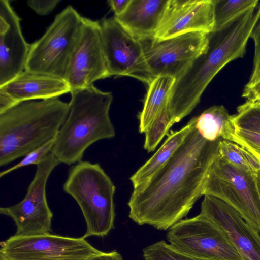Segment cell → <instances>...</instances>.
<instances>
[{
	"mask_svg": "<svg viewBox=\"0 0 260 260\" xmlns=\"http://www.w3.org/2000/svg\"><path fill=\"white\" fill-rule=\"evenodd\" d=\"M231 141L260 156V133L236 127Z\"/></svg>",
	"mask_w": 260,
	"mask_h": 260,
	"instance_id": "28",
	"label": "cell"
},
{
	"mask_svg": "<svg viewBox=\"0 0 260 260\" xmlns=\"http://www.w3.org/2000/svg\"><path fill=\"white\" fill-rule=\"evenodd\" d=\"M30 45L25 41L20 18L8 0L0 1V87L25 69Z\"/></svg>",
	"mask_w": 260,
	"mask_h": 260,
	"instance_id": "16",
	"label": "cell"
},
{
	"mask_svg": "<svg viewBox=\"0 0 260 260\" xmlns=\"http://www.w3.org/2000/svg\"><path fill=\"white\" fill-rule=\"evenodd\" d=\"M69 112L58 98L17 103L0 113V166L55 138Z\"/></svg>",
	"mask_w": 260,
	"mask_h": 260,
	"instance_id": "4",
	"label": "cell"
},
{
	"mask_svg": "<svg viewBox=\"0 0 260 260\" xmlns=\"http://www.w3.org/2000/svg\"><path fill=\"white\" fill-rule=\"evenodd\" d=\"M236 127L260 133V102L246 100L233 115Z\"/></svg>",
	"mask_w": 260,
	"mask_h": 260,
	"instance_id": "25",
	"label": "cell"
},
{
	"mask_svg": "<svg viewBox=\"0 0 260 260\" xmlns=\"http://www.w3.org/2000/svg\"><path fill=\"white\" fill-rule=\"evenodd\" d=\"M175 80V78L170 76H158L148 85L143 108L138 115L140 133H144L158 114L168 106Z\"/></svg>",
	"mask_w": 260,
	"mask_h": 260,
	"instance_id": "20",
	"label": "cell"
},
{
	"mask_svg": "<svg viewBox=\"0 0 260 260\" xmlns=\"http://www.w3.org/2000/svg\"><path fill=\"white\" fill-rule=\"evenodd\" d=\"M218 154L228 163L247 173L255 175L260 170L257 159L234 142L221 140L218 144Z\"/></svg>",
	"mask_w": 260,
	"mask_h": 260,
	"instance_id": "22",
	"label": "cell"
},
{
	"mask_svg": "<svg viewBox=\"0 0 260 260\" xmlns=\"http://www.w3.org/2000/svg\"><path fill=\"white\" fill-rule=\"evenodd\" d=\"M195 127L206 141L232 140L236 127L233 115L223 105H214L196 116Z\"/></svg>",
	"mask_w": 260,
	"mask_h": 260,
	"instance_id": "21",
	"label": "cell"
},
{
	"mask_svg": "<svg viewBox=\"0 0 260 260\" xmlns=\"http://www.w3.org/2000/svg\"><path fill=\"white\" fill-rule=\"evenodd\" d=\"M258 0H214V29L218 31L248 10L256 7Z\"/></svg>",
	"mask_w": 260,
	"mask_h": 260,
	"instance_id": "23",
	"label": "cell"
},
{
	"mask_svg": "<svg viewBox=\"0 0 260 260\" xmlns=\"http://www.w3.org/2000/svg\"><path fill=\"white\" fill-rule=\"evenodd\" d=\"M196 120V116L180 129L171 131L157 151L129 178L133 188L147 182L170 160L184 140Z\"/></svg>",
	"mask_w": 260,
	"mask_h": 260,
	"instance_id": "19",
	"label": "cell"
},
{
	"mask_svg": "<svg viewBox=\"0 0 260 260\" xmlns=\"http://www.w3.org/2000/svg\"><path fill=\"white\" fill-rule=\"evenodd\" d=\"M166 238L178 251L210 260H244L224 231L199 214L182 219L168 230Z\"/></svg>",
	"mask_w": 260,
	"mask_h": 260,
	"instance_id": "8",
	"label": "cell"
},
{
	"mask_svg": "<svg viewBox=\"0 0 260 260\" xmlns=\"http://www.w3.org/2000/svg\"><path fill=\"white\" fill-rule=\"evenodd\" d=\"M104 55L110 76H128L148 85L150 74L139 39L134 36L115 17L100 22Z\"/></svg>",
	"mask_w": 260,
	"mask_h": 260,
	"instance_id": "11",
	"label": "cell"
},
{
	"mask_svg": "<svg viewBox=\"0 0 260 260\" xmlns=\"http://www.w3.org/2000/svg\"><path fill=\"white\" fill-rule=\"evenodd\" d=\"M200 214L224 231L244 260H260V231L233 208L218 198L205 195Z\"/></svg>",
	"mask_w": 260,
	"mask_h": 260,
	"instance_id": "14",
	"label": "cell"
},
{
	"mask_svg": "<svg viewBox=\"0 0 260 260\" xmlns=\"http://www.w3.org/2000/svg\"><path fill=\"white\" fill-rule=\"evenodd\" d=\"M70 93L69 114L51 151L60 163L67 165L81 161L86 150L95 142L115 135L109 115L112 92L92 84Z\"/></svg>",
	"mask_w": 260,
	"mask_h": 260,
	"instance_id": "3",
	"label": "cell"
},
{
	"mask_svg": "<svg viewBox=\"0 0 260 260\" xmlns=\"http://www.w3.org/2000/svg\"><path fill=\"white\" fill-rule=\"evenodd\" d=\"M17 103L9 94L0 89V113L8 110Z\"/></svg>",
	"mask_w": 260,
	"mask_h": 260,
	"instance_id": "33",
	"label": "cell"
},
{
	"mask_svg": "<svg viewBox=\"0 0 260 260\" xmlns=\"http://www.w3.org/2000/svg\"><path fill=\"white\" fill-rule=\"evenodd\" d=\"M168 2L169 0H131L125 11L114 17L138 39L154 38Z\"/></svg>",
	"mask_w": 260,
	"mask_h": 260,
	"instance_id": "18",
	"label": "cell"
},
{
	"mask_svg": "<svg viewBox=\"0 0 260 260\" xmlns=\"http://www.w3.org/2000/svg\"><path fill=\"white\" fill-rule=\"evenodd\" d=\"M254 45L253 67L246 85L252 84L260 80V18L255 24L250 35Z\"/></svg>",
	"mask_w": 260,
	"mask_h": 260,
	"instance_id": "29",
	"label": "cell"
},
{
	"mask_svg": "<svg viewBox=\"0 0 260 260\" xmlns=\"http://www.w3.org/2000/svg\"><path fill=\"white\" fill-rule=\"evenodd\" d=\"M63 190L82 212L87 226L83 238L104 237L114 228L116 187L99 164L81 160L72 166Z\"/></svg>",
	"mask_w": 260,
	"mask_h": 260,
	"instance_id": "5",
	"label": "cell"
},
{
	"mask_svg": "<svg viewBox=\"0 0 260 260\" xmlns=\"http://www.w3.org/2000/svg\"><path fill=\"white\" fill-rule=\"evenodd\" d=\"M60 163L50 153L37 165L34 179L24 199L15 205L0 208L1 214L14 221L17 227L16 235L33 236L51 231L53 213L47 203L46 187L50 174Z\"/></svg>",
	"mask_w": 260,
	"mask_h": 260,
	"instance_id": "10",
	"label": "cell"
},
{
	"mask_svg": "<svg viewBox=\"0 0 260 260\" xmlns=\"http://www.w3.org/2000/svg\"><path fill=\"white\" fill-rule=\"evenodd\" d=\"M251 154H252L255 157H256L257 160L260 162V156L257 154H256L254 152L248 151ZM255 179H256V182L258 188V190L259 191V193L260 194V170L258 171V172L255 175Z\"/></svg>",
	"mask_w": 260,
	"mask_h": 260,
	"instance_id": "35",
	"label": "cell"
},
{
	"mask_svg": "<svg viewBox=\"0 0 260 260\" xmlns=\"http://www.w3.org/2000/svg\"><path fill=\"white\" fill-rule=\"evenodd\" d=\"M60 2L59 0H32L27 1V3L37 14L44 16L53 11Z\"/></svg>",
	"mask_w": 260,
	"mask_h": 260,
	"instance_id": "30",
	"label": "cell"
},
{
	"mask_svg": "<svg viewBox=\"0 0 260 260\" xmlns=\"http://www.w3.org/2000/svg\"><path fill=\"white\" fill-rule=\"evenodd\" d=\"M203 195L222 200L260 231V194L255 175L239 169L218 154L208 171Z\"/></svg>",
	"mask_w": 260,
	"mask_h": 260,
	"instance_id": "7",
	"label": "cell"
},
{
	"mask_svg": "<svg viewBox=\"0 0 260 260\" xmlns=\"http://www.w3.org/2000/svg\"><path fill=\"white\" fill-rule=\"evenodd\" d=\"M214 0H169L154 38L167 39L191 32L214 29Z\"/></svg>",
	"mask_w": 260,
	"mask_h": 260,
	"instance_id": "15",
	"label": "cell"
},
{
	"mask_svg": "<svg viewBox=\"0 0 260 260\" xmlns=\"http://www.w3.org/2000/svg\"><path fill=\"white\" fill-rule=\"evenodd\" d=\"M145 260H210L192 256L180 252L170 244L161 240L144 248Z\"/></svg>",
	"mask_w": 260,
	"mask_h": 260,
	"instance_id": "26",
	"label": "cell"
},
{
	"mask_svg": "<svg viewBox=\"0 0 260 260\" xmlns=\"http://www.w3.org/2000/svg\"><path fill=\"white\" fill-rule=\"evenodd\" d=\"M86 260H123L121 254L116 250L108 252L101 251Z\"/></svg>",
	"mask_w": 260,
	"mask_h": 260,
	"instance_id": "34",
	"label": "cell"
},
{
	"mask_svg": "<svg viewBox=\"0 0 260 260\" xmlns=\"http://www.w3.org/2000/svg\"><path fill=\"white\" fill-rule=\"evenodd\" d=\"M242 96L246 100L260 102V80L251 85H245Z\"/></svg>",
	"mask_w": 260,
	"mask_h": 260,
	"instance_id": "31",
	"label": "cell"
},
{
	"mask_svg": "<svg viewBox=\"0 0 260 260\" xmlns=\"http://www.w3.org/2000/svg\"><path fill=\"white\" fill-rule=\"evenodd\" d=\"M131 0H110L108 3L115 13L114 16L122 14L126 9Z\"/></svg>",
	"mask_w": 260,
	"mask_h": 260,
	"instance_id": "32",
	"label": "cell"
},
{
	"mask_svg": "<svg viewBox=\"0 0 260 260\" xmlns=\"http://www.w3.org/2000/svg\"><path fill=\"white\" fill-rule=\"evenodd\" d=\"M260 18V2L218 31L208 34L206 51L176 79L168 103L174 123L189 114L216 74L229 62L242 58Z\"/></svg>",
	"mask_w": 260,
	"mask_h": 260,
	"instance_id": "2",
	"label": "cell"
},
{
	"mask_svg": "<svg viewBox=\"0 0 260 260\" xmlns=\"http://www.w3.org/2000/svg\"><path fill=\"white\" fill-rule=\"evenodd\" d=\"M109 77L102 45L100 22L84 17L66 81L71 91Z\"/></svg>",
	"mask_w": 260,
	"mask_h": 260,
	"instance_id": "13",
	"label": "cell"
},
{
	"mask_svg": "<svg viewBox=\"0 0 260 260\" xmlns=\"http://www.w3.org/2000/svg\"><path fill=\"white\" fill-rule=\"evenodd\" d=\"M208 34L191 32L164 40H140L151 76L154 78L162 76L177 78L206 51Z\"/></svg>",
	"mask_w": 260,
	"mask_h": 260,
	"instance_id": "12",
	"label": "cell"
},
{
	"mask_svg": "<svg viewBox=\"0 0 260 260\" xmlns=\"http://www.w3.org/2000/svg\"><path fill=\"white\" fill-rule=\"evenodd\" d=\"M17 103L54 98L71 92L66 81L55 77L24 70L0 87Z\"/></svg>",
	"mask_w": 260,
	"mask_h": 260,
	"instance_id": "17",
	"label": "cell"
},
{
	"mask_svg": "<svg viewBox=\"0 0 260 260\" xmlns=\"http://www.w3.org/2000/svg\"><path fill=\"white\" fill-rule=\"evenodd\" d=\"M174 124L167 106L158 114L144 132V149L148 152L154 151L163 138L169 134L170 128Z\"/></svg>",
	"mask_w": 260,
	"mask_h": 260,
	"instance_id": "24",
	"label": "cell"
},
{
	"mask_svg": "<svg viewBox=\"0 0 260 260\" xmlns=\"http://www.w3.org/2000/svg\"><path fill=\"white\" fill-rule=\"evenodd\" d=\"M83 237L46 233L14 235L2 242L0 258L5 260H86L100 253Z\"/></svg>",
	"mask_w": 260,
	"mask_h": 260,
	"instance_id": "9",
	"label": "cell"
},
{
	"mask_svg": "<svg viewBox=\"0 0 260 260\" xmlns=\"http://www.w3.org/2000/svg\"><path fill=\"white\" fill-rule=\"evenodd\" d=\"M195 123L165 165L133 189L127 203L128 217L137 224L169 230L186 217L203 196L205 180L218 154L221 140L206 141Z\"/></svg>",
	"mask_w": 260,
	"mask_h": 260,
	"instance_id": "1",
	"label": "cell"
},
{
	"mask_svg": "<svg viewBox=\"0 0 260 260\" xmlns=\"http://www.w3.org/2000/svg\"><path fill=\"white\" fill-rule=\"evenodd\" d=\"M83 18L71 6L56 15L45 34L30 45L25 70L66 81Z\"/></svg>",
	"mask_w": 260,
	"mask_h": 260,
	"instance_id": "6",
	"label": "cell"
},
{
	"mask_svg": "<svg viewBox=\"0 0 260 260\" xmlns=\"http://www.w3.org/2000/svg\"><path fill=\"white\" fill-rule=\"evenodd\" d=\"M55 139L56 138L30 151L18 164L5 171H2L0 173V177H3L11 172L24 167L31 165L36 166L38 165L51 152L55 142Z\"/></svg>",
	"mask_w": 260,
	"mask_h": 260,
	"instance_id": "27",
	"label": "cell"
}]
</instances>
